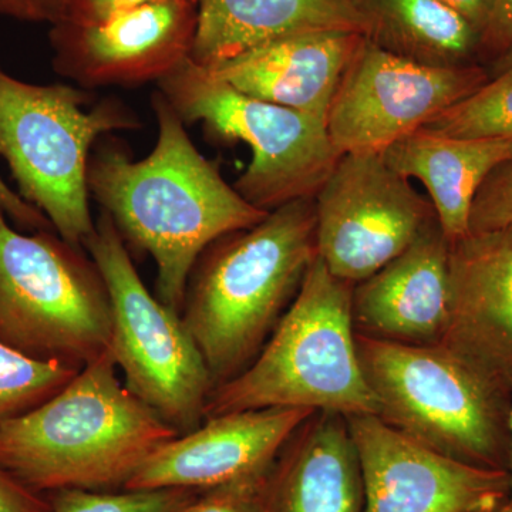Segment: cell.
I'll list each match as a JSON object with an SVG mask.
<instances>
[{
	"label": "cell",
	"mask_w": 512,
	"mask_h": 512,
	"mask_svg": "<svg viewBox=\"0 0 512 512\" xmlns=\"http://www.w3.org/2000/svg\"><path fill=\"white\" fill-rule=\"evenodd\" d=\"M151 106L158 124L153 151L134 161L116 138H101L90 156L87 185L124 242L153 258L154 295L181 315L202 252L269 212L245 201L218 165L202 156L163 94L154 93Z\"/></svg>",
	"instance_id": "1"
},
{
	"label": "cell",
	"mask_w": 512,
	"mask_h": 512,
	"mask_svg": "<svg viewBox=\"0 0 512 512\" xmlns=\"http://www.w3.org/2000/svg\"><path fill=\"white\" fill-rule=\"evenodd\" d=\"M316 256L313 198L282 205L202 252L188 279L181 319L214 389L254 362Z\"/></svg>",
	"instance_id": "2"
},
{
	"label": "cell",
	"mask_w": 512,
	"mask_h": 512,
	"mask_svg": "<svg viewBox=\"0 0 512 512\" xmlns=\"http://www.w3.org/2000/svg\"><path fill=\"white\" fill-rule=\"evenodd\" d=\"M109 350L36 409L0 426V468L30 490L126 488L180 436L117 375Z\"/></svg>",
	"instance_id": "3"
},
{
	"label": "cell",
	"mask_w": 512,
	"mask_h": 512,
	"mask_svg": "<svg viewBox=\"0 0 512 512\" xmlns=\"http://www.w3.org/2000/svg\"><path fill=\"white\" fill-rule=\"evenodd\" d=\"M353 286L316 256L254 362L212 390L205 419L268 407L377 416L379 402L357 356Z\"/></svg>",
	"instance_id": "4"
},
{
	"label": "cell",
	"mask_w": 512,
	"mask_h": 512,
	"mask_svg": "<svg viewBox=\"0 0 512 512\" xmlns=\"http://www.w3.org/2000/svg\"><path fill=\"white\" fill-rule=\"evenodd\" d=\"M377 416L424 446L490 470H510L512 389L443 345L357 335Z\"/></svg>",
	"instance_id": "5"
},
{
	"label": "cell",
	"mask_w": 512,
	"mask_h": 512,
	"mask_svg": "<svg viewBox=\"0 0 512 512\" xmlns=\"http://www.w3.org/2000/svg\"><path fill=\"white\" fill-rule=\"evenodd\" d=\"M89 103L84 89L26 83L0 66V157L20 197L67 244L82 249L96 227L87 185L93 148L111 133L141 127L123 101Z\"/></svg>",
	"instance_id": "6"
},
{
	"label": "cell",
	"mask_w": 512,
	"mask_h": 512,
	"mask_svg": "<svg viewBox=\"0 0 512 512\" xmlns=\"http://www.w3.org/2000/svg\"><path fill=\"white\" fill-rule=\"evenodd\" d=\"M109 293L84 249L19 231L0 208V343L82 369L110 345Z\"/></svg>",
	"instance_id": "7"
},
{
	"label": "cell",
	"mask_w": 512,
	"mask_h": 512,
	"mask_svg": "<svg viewBox=\"0 0 512 512\" xmlns=\"http://www.w3.org/2000/svg\"><path fill=\"white\" fill-rule=\"evenodd\" d=\"M158 92L185 126L201 124L215 140L251 148L232 185L258 210L315 198L342 157L325 120L241 93L191 59L161 79Z\"/></svg>",
	"instance_id": "8"
},
{
	"label": "cell",
	"mask_w": 512,
	"mask_h": 512,
	"mask_svg": "<svg viewBox=\"0 0 512 512\" xmlns=\"http://www.w3.org/2000/svg\"><path fill=\"white\" fill-rule=\"evenodd\" d=\"M84 249L109 293V352L127 389L180 436L198 429L214 383L180 313L148 291L106 212Z\"/></svg>",
	"instance_id": "9"
},
{
	"label": "cell",
	"mask_w": 512,
	"mask_h": 512,
	"mask_svg": "<svg viewBox=\"0 0 512 512\" xmlns=\"http://www.w3.org/2000/svg\"><path fill=\"white\" fill-rule=\"evenodd\" d=\"M313 200L318 258L352 285L406 251L437 218L431 201L380 153L342 154Z\"/></svg>",
	"instance_id": "10"
},
{
	"label": "cell",
	"mask_w": 512,
	"mask_h": 512,
	"mask_svg": "<svg viewBox=\"0 0 512 512\" xmlns=\"http://www.w3.org/2000/svg\"><path fill=\"white\" fill-rule=\"evenodd\" d=\"M488 80L484 64L424 66L363 37L330 103V140L340 154H382Z\"/></svg>",
	"instance_id": "11"
},
{
	"label": "cell",
	"mask_w": 512,
	"mask_h": 512,
	"mask_svg": "<svg viewBox=\"0 0 512 512\" xmlns=\"http://www.w3.org/2000/svg\"><path fill=\"white\" fill-rule=\"evenodd\" d=\"M346 419L362 471L363 512H495L510 500L508 471L444 456L375 414Z\"/></svg>",
	"instance_id": "12"
},
{
	"label": "cell",
	"mask_w": 512,
	"mask_h": 512,
	"mask_svg": "<svg viewBox=\"0 0 512 512\" xmlns=\"http://www.w3.org/2000/svg\"><path fill=\"white\" fill-rule=\"evenodd\" d=\"M195 0H156L97 23L60 22L49 32L53 70L80 89L160 82L191 57Z\"/></svg>",
	"instance_id": "13"
},
{
	"label": "cell",
	"mask_w": 512,
	"mask_h": 512,
	"mask_svg": "<svg viewBox=\"0 0 512 512\" xmlns=\"http://www.w3.org/2000/svg\"><path fill=\"white\" fill-rule=\"evenodd\" d=\"M313 410L268 407L205 419L154 451L124 490L207 491L271 464Z\"/></svg>",
	"instance_id": "14"
},
{
	"label": "cell",
	"mask_w": 512,
	"mask_h": 512,
	"mask_svg": "<svg viewBox=\"0 0 512 512\" xmlns=\"http://www.w3.org/2000/svg\"><path fill=\"white\" fill-rule=\"evenodd\" d=\"M440 345L512 389V227L450 242Z\"/></svg>",
	"instance_id": "15"
},
{
	"label": "cell",
	"mask_w": 512,
	"mask_h": 512,
	"mask_svg": "<svg viewBox=\"0 0 512 512\" xmlns=\"http://www.w3.org/2000/svg\"><path fill=\"white\" fill-rule=\"evenodd\" d=\"M448 248L436 218L406 251L353 286L357 335L402 345H439L448 325Z\"/></svg>",
	"instance_id": "16"
},
{
	"label": "cell",
	"mask_w": 512,
	"mask_h": 512,
	"mask_svg": "<svg viewBox=\"0 0 512 512\" xmlns=\"http://www.w3.org/2000/svg\"><path fill=\"white\" fill-rule=\"evenodd\" d=\"M363 37L348 30L296 33L256 46L208 72L255 99L326 121Z\"/></svg>",
	"instance_id": "17"
},
{
	"label": "cell",
	"mask_w": 512,
	"mask_h": 512,
	"mask_svg": "<svg viewBox=\"0 0 512 512\" xmlns=\"http://www.w3.org/2000/svg\"><path fill=\"white\" fill-rule=\"evenodd\" d=\"M362 471L348 419L313 413L286 441L259 512H363Z\"/></svg>",
	"instance_id": "18"
},
{
	"label": "cell",
	"mask_w": 512,
	"mask_h": 512,
	"mask_svg": "<svg viewBox=\"0 0 512 512\" xmlns=\"http://www.w3.org/2000/svg\"><path fill=\"white\" fill-rule=\"evenodd\" d=\"M197 32L190 59L205 70L256 46L296 33L348 30L365 36L353 0H195Z\"/></svg>",
	"instance_id": "19"
},
{
	"label": "cell",
	"mask_w": 512,
	"mask_h": 512,
	"mask_svg": "<svg viewBox=\"0 0 512 512\" xmlns=\"http://www.w3.org/2000/svg\"><path fill=\"white\" fill-rule=\"evenodd\" d=\"M404 178L421 181L448 242L470 231V212L495 168L512 161V138H458L419 130L382 153Z\"/></svg>",
	"instance_id": "20"
},
{
	"label": "cell",
	"mask_w": 512,
	"mask_h": 512,
	"mask_svg": "<svg viewBox=\"0 0 512 512\" xmlns=\"http://www.w3.org/2000/svg\"><path fill=\"white\" fill-rule=\"evenodd\" d=\"M365 37L380 49L430 67L480 63L481 35L439 0H353Z\"/></svg>",
	"instance_id": "21"
},
{
	"label": "cell",
	"mask_w": 512,
	"mask_h": 512,
	"mask_svg": "<svg viewBox=\"0 0 512 512\" xmlns=\"http://www.w3.org/2000/svg\"><path fill=\"white\" fill-rule=\"evenodd\" d=\"M421 130L458 138H512V67L490 77Z\"/></svg>",
	"instance_id": "22"
},
{
	"label": "cell",
	"mask_w": 512,
	"mask_h": 512,
	"mask_svg": "<svg viewBox=\"0 0 512 512\" xmlns=\"http://www.w3.org/2000/svg\"><path fill=\"white\" fill-rule=\"evenodd\" d=\"M79 370L30 359L0 343V426L55 396Z\"/></svg>",
	"instance_id": "23"
},
{
	"label": "cell",
	"mask_w": 512,
	"mask_h": 512,
	"mask_svg": "<svg viewBox=\"0 0 512 512\" xmlns=\"http://www.w3.org/2000/svg\"><path fill=\"white\" fill-rule=\"evenodd\" d=\"M201 491L184 488L107 491L62 490L53 497L52 512H180Z\"/></svg>",
	"instance_id": "24"
},
{
	"label": "cell",
	"mask_w": 512,
	"mask_h": 512,
	"mask_svg": "<svg viewBox=\"0 0 512 512\" xmlns=\"http://www.w3.org/2000/svg\"><path fill=\"white\" fill-rule=\"evenodd\" d=\"M274 461L231 483L201 491L180 512H259Z\"/></svg>",
	"instance_id": "25"
},
{
	"label": "cell",
	"mask_w": 512,
	"mask_h": 512,
	"mask_svg": "<svg viewBox=\"0 0 512 512\" xmlns=\"http://www.w3.org/2000/svg\"><path fill=\"white\" fill-rule=\"evenodd\" d=\"M512 227V161L495 168L481 185L470 212V231Z\"/></svg>",
	"instance_id": "26"
},
{
	"label": "cell",
	"mask_w": 512,
	"mask_h": 512,
	"mask_svg": "<svg viewBox=\"0 0 512 512\" xmlns=\"http://www.w3.org/2000/svg\"><path fill=\"white\" fill-rule=\"evenodd\" d=\"M73 0H0V15L29 23L57 25L69 18Z\"/></svg>",
	"instance_id": "27"
},
{
	"label": "cell",
	"mask_w": 512,
	"mask_h": 512,
	"mask_svg": "<svg viewBox=\"0 0 512 512\" xmlns=\"http://www.w3.org/2000/svg\"><path fill=\"white\" fill-rule=\"evenodd\" d=\"M511 46L512 0H495L493 15L481 37L480 62L487 63L488 66Z\"/></svg>",
	"instance_id": "28"
},
{
	"label": "cell",
	"mask_w": 512,
	"mask_h": 512,
	"mask_svg": "<svg viewBox=\"0 0 512 512\" xmlns=\"http://www.w3.org/2000/svg\"><path fill=\"white\" fill-rule=\"evenodd\" d=\"M0 512H52V505L0 468Z\"/></svg>",
	"instance_id": "29"
},
{
	"label": "cell",
	"mask_w": 512,
	"mask_h": 512,
	"mask_svg": "<svg viewBox=\"0 0 512 512\" xmlns=\"http://www.w3.org/2000/svg\"><path fill=\"white\" fill-rule=\"evenodd\" d=\"M0 208L15 227L30 231H55L49 220L33 205L28 204L0 177Z\"/></svg>",
	"instance_id": "30"
},
{
	"label": "cell",
	"mask_w": 512,
	"mask_h": 512,
	"mask_svg": "<svg viewBox=\"0 0 512 512\" xmlns=\"http://www.w3.org/2000/svg\"><path fill=\"white\" fill-rule=\"evenodd\" d=\"M156 0H73L69 18L63 22L97 23L117 13L147 5Z\"/></svg>",
	"instance_id": "31"
},
{
	"label": "cell",
	"mask_w": 512,
	"mask_h": 512,
	"mask_svg": "<svg viewBox=\"0 0 512 512\" xmlns=\"http://www.w3.org/2000/svg\"><path fill=\"white\" fill-rule=\"evenodd\" d=\"M439 2L466 19L483 37L493 15L495 0H439Z\"/></svg>",
	"instance_id": "32"
},
{
	"label": "cell",
	"mask_w": 512,
	"mask_h": 512,
	"mask_svg": "<svg viewBox=\"0 0 512 512\" xmlns=\"http://www.w3.org/2000/svg\"><path fill=\"white\" fill-rule=\"evenodd\" d=\"M508 67H512V46L507 50V52L498 57V59H495L493 63L488 64L487 70L490 77H493L495 74L508 69Z\"/></svg>",
	"instance_id": "33"
},
{
	"label": "cell",
	"mask_w": 512,
	"mask_h": 512,
	"mask_svg": "<svg viewBox=\"0 0 512 512\" xmlns=\"http://www.w3.org/2000/svg\"><path fill=\"white\" fill-rule=\"evenodd\" d=\"M510 439H511V458H510V470H508V474H510V500L512 501V406H511V416H510Z\"/></svg>",
	"instance_id": "34"
},
{
	"label": "cell",
	"mask_w": 512,
	"mask_h": 512,
	"mask_svg": "<svg viewBox=\"0 0 512 512\" xmlns=\"http://www.w3.org/2000/svg\"><path fill=\"white\" fill-rule=\"evenodd\" d=\"M495 512H512V501L508 500L503 507L498 508Z\"/></svg>",
	"instance_id": "35"
}]
</instances>
